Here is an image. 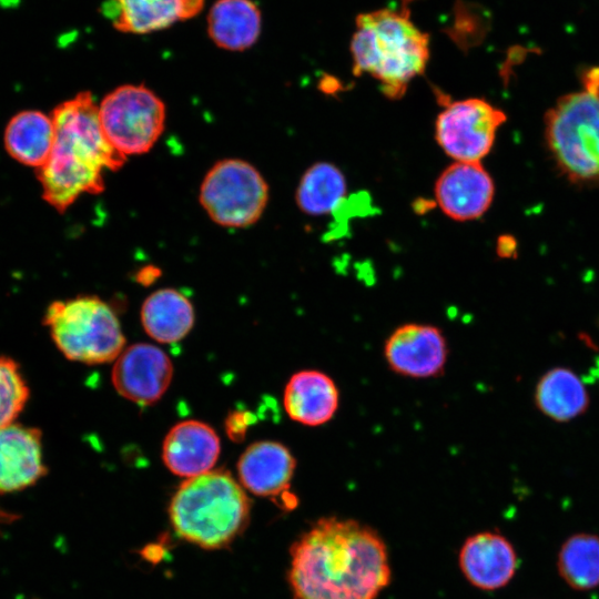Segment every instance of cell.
I'll list each match as a JSON object with an SVG mask.
<instances>
[{
    "instance_id": "obj_1",
    "label": "cell",
    "mask_w": 599,
    "mask_h": 599,
    "mask_svg": "<svg viewBox=\"0 0 599 599\" xmlns=\"http://www.w3.org/2000/svg\"><path fill=\"white\" fill-rule=\"evenodd\" d=\"M295 599H377L390 582L387 548L370 527L324 517L290 548Z\"/></svg>"
},
{
    "instance_id": "obj_2",
    "label": "cell",
    "mask_w": 599,
    "mask_h": 599,
    "mask_svg": "<svg viewBox=\"0 0 599 599\" xmlns=\"http://www.w3.org/2000/svg\"><path fill=\"white\" fill-rule=\"evenodd\" d=\"M54 141L45 163L37 171L42 199L63 213L80 195L104 190L106 171H118L126 158L104 136L98 104L89 91L58 104L51 113Z\"/></svg>"
},
{
    "instance_id": "obj_3",
    "label": "cell",
    "mask_w": 599,
    "mask_h": 599,
    "mask_svg": "<svg viewBox=\"0 0 599 599\" xmlns=\"http://www.w3.org/2000/svg\"><path fill=\"white\" fill-rule=\"evenodd\" d=\"M351 54L353 73L369 74L379 82L387 98L396 100L425 71L429 60V34L413 22L405 6L359 13Z\"/></svg>"
},
{
    "instance_id": "obj_4",
    "label": "cell",
    "mask_w": 599,
    "mask_h": 599,
    "mask_svg": "<svg viewBox=\"0 0 599 599\" xmlns=\"http://www.w3.org/2000/svg\"><path fill=\"white\" fill-rule=\"evenodd\" d=\"M251 501L226 470L186 478L173 495L169 517L174 531L204 549L230 546L250 521Z\"/></svg>"
},
{
    "instance_id": "obj_5",
    "label": "cell",
    "mask_w": 599,
    "mask_h": 599,
    "mask_svg": "<svg viewBox=\"0 0 599 599\" xmlns=\"http://www.w3.org/2000/svg\"><path fill=\"white\" fill-rule=\"evenodd\" d=\"M548 150L573 183L599 182V91L560 97L545 116Z\"/></svg>"
},
{
    "instance_id": "obj_6",
    "label": "cell",
    "mask_w": 599,
    "mask_h": 599,
    "mask_svg": "<svg viewBox=\"0 0 599 599\" xmlns=\"http://www.w3.org/2000/svg\"><path fill=\"white\" fill-rule=\"evenodd\" d=\"M43 323L58 349L74 362L109 363L124 348L125 338L115 313L98 296L55 301L48 306Z\"/></svg>"
},
{
    "instance_id": "obj_7",
    "label": "cell",
    "mask_w": 599,
    "mask_h": 599,
    "mask_svg": "<svg viewBox=\"0 0 599 599\" xmlns=\"http://www.w3.org/2000/svg\"><path fill=\"white\" fill-rule=\"evenodd\" d=\"M99 122L109 143L125 158L149 152L164 131L165 104L143 84H124L98 104Z\"/></svg>"
},
{
    "instance_id": "obj_8",
    "label": "cell",
    "mask_w": 599,
    "mask_h": 599,
    "mask_svg": "<svg viewBox=\"0 0 599 599\" xmlns=\"http://www.w3.org/2000/svg\"><path fill=\"white\" fill-rule=\"evenodd\" d=\"M199 200L216 224L246 227L262 216L268 201V185L251 163L241 159H224L205 174Z\"/></svg>"
},
{
    "instance_id": "obj_9",
    "label": "cell",
    "mask_w": 599,
    "mask_h": 599,
    "mask_svg": "<svg viewBox=\"0 0 599 599\" xmlns=\"http://www.w3.org/2000/svg\"><path fill=\"white\" fill-rule=\"evenodd\" d=\"M505 113L479 98L448 103L435 122V139L455 161L480 162L491 150Z\"/></svg>"
},
{
    "instance_id": "obj_10",
    "label": "cell",
    "mask_w": 599,
    "mask_h": 599,
    "mask_svg": "<svg viewBox=\"0 0 599 599\" xmlns=\"http://www.w3.org/2000/svg\"><path fill=\"white\" fill-rule=\"evenodd\" d=\"M172 376L171 359L161 348L138 343L123 349L116 357L111 380L122 397L148 406L163 396Z\"/></svg>"
},
{
    "instance_id": "obj_11",
    "label": "cell",
    "mask_w": 599,
    "mask_h": 599,
    "mask_svg": "<svg viewBox=\"0 0 599 599\" xmlns=\"http://www.w3.org/2000/svg\"><path fill=\"white\" fill-rule=\"evenodd\" d=\"M448 347L441 331L433 325L408 323L398 326L386 339L385 359L396 374L413 378L443 374Z\"/></svg>"
},
{
    "instance_id": "obj_12",
    "label": "cell",
    "mask_w": 599,
    "mask_h": 599,
    "mask_svg": "<svg viewBox=\"0 0 599 599\" xmlns=\"http://www.w3.org/2000/svg\"><path fill=\"white\" fill-rule=\"evenodd\" d=\"M435 199L440 210L455 221H473L490 207L495 184L480 162L455 161L435 183Z\"/></svg>"
},
{
    "instance_id": "obj_13",
    "label": "cell",
    "mask_w": 599,
    "mask_h": 599,
    "mask_svg": "<svg viewBox=\"0 0 599 599\" xmlns=\"http://www.w3.org/2000/svg\"><path fill=\"white\" fill-rule=\"evenodd\" d=\"M47 471L40 429L17 423L0 427V495L24 490Z\"/></svg>"
},
{
    "instance_id": "obj_14",
    "label": "cell",
    "mask_w": 599,
    "mask_h": 599,
    "mask_svg": "<svg viewBox=\"0 0 599 599\" xmlns=\"http://www.w3.org/2000/svg\"><path fill=\"white\" fill-rule=\"evenodd\" d=\"M295 467L290 449L273 440L250 445L237 461L240 483L246 490L261 497L281 498L286 505Z\"/></svg>"
},
{
    "instance_id": "obj_15",
    "label": "cell",
    "mask_w": 599,
    "mask_h": 599,
    "mask_svg": "<svg viewBox=\"0 0 599 599\" xmlns=\"http://www.w3.org/2000/svg\"><path fill=\"white\" fill-rule=\"evenodd\" d=\"M465 578L481 590H496L514 577L518 559L512 545L501 535L484 531L468 537L459 551Z\"/></svg>"
},
{
    "instance_id": "obj_16",
    "label": "cell",
    "mask_w": 599,
    "mask_h": 599,
    "mask_svg": "<svg viewBox=\"0 0 599 599\" xmlns=\"http://www.w3.org/2000/svg\"><path fill=\"white\" fill-rule=\"evenodd\" d=\"M220 449V438L211 426L199 420H184L166 434L162 458L171 473L192 478L212 470Z\"/></svg>"
},
{
    "instance_id": "obj_17",
    "label": "cell",
    "mask_w": 599,
    "mask_h": 599,
    "mask_svg": "<svg viewBox=\"0 0 599 599\" xmlns=\"http://www.w3.org/2000/svg\"><path fill=\"white\" fill-rule=\"evenodd\" d=\"M339 403L334 380L323 372L300 370L287 382L283 405L288 417L306 426H319L333 418Z\"/></svg>"
},
{
    "instance_id": "obj_18",
    "label": "cell",
    "mask_w": 599,
    "mask_h": 599,
    "mask_svg": "<svg viewBox=\"0 0 599 599\" xmlns=\"http://www.w3.org/2000/svg\"><path fill=\"white\" fill-rule=\"evenodd\" d=\"M261 11L252 0H217L207 16V31L220 48L243 51L258 39Z\"/></svg>"
},
{
    "instance_id": "obj_19",
    "label": "cell",
    "mask_w": 599,
    "mask_h": 599,
    "mask_svg": "<svg viewBox=\"0 0 599 599\" xmlns=\"http://www.w3.org/2000/svg\"><path fill=\"white\" fill-rule=\"evenodd\" d=\"M536 407L558 423L569 422L587 412L590 398L579 376L568 367H552L537 382Z\"/></svg>"
},
{
    "instance_id": "obj_20",
    "label": "cell",
    "mask_w": 599,
    "mask_h": 599,
    "mask_svg": "<svg viewBox=\"0 0 599 599\" xmlns=\"http://www.w3.org/2000/svg\"><path fill=\"white\" fill-rule=\"evenodd\" d=\"M3 140L11 158L38 170L48 160L53 145L52 116L37 110L21 111L7 124Z\"/></svg>"
},
{
    "instance_id": "obj_21",
    "label": "cell",
    "mask_w": 599,
    "mask_h": 599,
    "mask_svg": "<svg viewBox=\"0 0 599 599\" xmlns=\"http://www.w3.org/2000/svg\"><path fill=\"white\" fill-rule=\"evenodd\" d=\"M141 322L146 334L153 339L174 343L191 331L194 309L191 302L179 291L161 288L144 301Z\"/></svg>"
},
{
    "instance_id": "obj_22",
    "label": "cell",
    "mask_w": 599,
    "mask_h": 599,
    "mask_svg": "<svg viewBox=\"0 0 599 599\" xmlns=\"http://www.w3.org/2000/svg\"><path fill=\"white\" fill-rule=\"evenodd\" d=\"M102 13L122 32L149 33L181 20L179 0H105Z\"/></svg>"
},
{
    "instance_id": "obj_23",
    "label": "cell",
    "mask_w": 599,
    "mask_h": 599,
    "mask_svg": "<svg viewBox=\"0 0 599 599\" xmlns=\"http://www.w3.org/2000/svg\"><path fill=\"white\" fill-rule=\"evenodd\" d=\"M347 186L343 172L328 162L311 165L300 180L296 203L308 215H323L337 209L345 200Z\"/></svg>"
},
{
    "instance_id": "obj_24",
    "label": "cell",
    "mask_w": 599,
    "mask_h": 599,
    "mask_svg": "<svg viewBox=\"0 0 599 599\" xmlns=\"http://www.w3.org/2000/svg\"><path fill=\"white\" fill-rule=\"evenodd\" d=\"M561 578L576 590H590L599 586V537L576 534L569 537L558 555Z\"/></svg>"
},
{
    "instance_id": "obj_25",
    "label": "cell",
    "mask_w": 599,
    "mask_h": 599,
    "mask_svg": "<svg viewBox=\"0 0 599 599\" xmlns=\"http://www.w3.org/2000/svg\"><path fill=\"white\" fill-rule=\"evenodd\" d=\"M30 396L18 363L0 355V427L14 423Z\"/></svg>"
},
{
    "instance_id": "obj_26",
    "label": "cell",
    "mask_w": 599,
    "mask_h": 599,
    "mask_svg": "<svg viewBox=\"0 0 599 599\" xmlns=\"http://www.w3.org/2000/svg\"><path fill=\"white\" fill-rule=\"evenodd\" d=\"M253 422V416L248 412H234L229 415L225 428L232 440L240 441L244 438L248 425Z\"/></svg>"
},
{
    "instance_id": "obj_27",
    "label": "cell",
    "mask_w": 599,
    "mask_h": 599,
    "mask_svg": "<svg viewBox=\"0 0 599 599\" xmlns=\"http://www.w3.org/2000/svg\"><path fill=\"white\" fill-rule=\"evenodd\" d=\"M497 254L502 258L517 256V241L511 235H501L497 241Z\"/></svg>"
},
{
    "instance_id": "obj_28",
    "label": "cell",
    "mask_w": 599,
    "mask_h": 599,
    "mask_svg": "<svg viewBox=\"0 0 599 599\" xmlns=\"http://www.w3.org/2000/svg\"><path fill=\"white\" fill-rule=\"evenodd\" d=\"M581 82L583 89L599 91V67H591L582 71Z\"/></svg>"
},
{
    "instance_id": "obj_29",
    "label": "cell",
    "mask_w": 599,
    "mask_h": 599,
    "mask_svg": "<svg viewBox=\"0 0 599 599\" xmlns=\"http://www.w3.org/2000/svg\"><path fill=\"white\" fill-rule=\"evenodd\" d=\"M179 2L181 20L194 17L201 11L204 4V0H179Z\"/></svg>"
},
{
    "instance_id": "obj_30",
    "label": "cell",
    "mask_w": 599,
    "mask_h": 599,
    "mask_svg": "<svg viewBox=\"0 0 599 599\" xmlns=\"http://www.w3.org/2000/svg\"><path fill=\"white\" fill-rule=\"evenodd\" d=\"M158 272L159 271H156L154 267H152L150 270L144 268V270L140 271L139 276H138V281L148 285L156 277Z\"/></svg>"
}]
</instances>
